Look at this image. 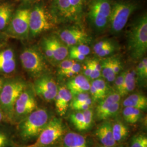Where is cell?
Returning a JSON list of instances; mask_svg holds the SVG:
<instances>
[{
  "label": "cell",
  "instance_id": "cell-38",
  "mask_svg": "<svg viewBox=\"0 0 147 147\" xmlns=\"http://www.w3.org/2000/svg\"><path fill=\"white\" fill-rule=\"evenodd\" d=\"M123 65L120 58L118 57L112 56V70L115 77L121 72Z\"/></svg>",
  "mask_w": 147,
  "mask_h": 147
},
{
  "label": "cell",
  "instance_id": "cell-42",
  "mask_svg": "<svg viewBox=\"0 0 147 147\" xmlns=\"http://www.w3.org/2000/svg\"><path fill=\"white\" fill-rule=\"evenodd\" d=\"M92 69H93V67H92V61H91V59H89L86 63L84 70V75L88 79L89 78V76L92 73Z\"/></svg>",
  "mask_w": 147,
  "mask_h": 147
},
{
  "label": "cell",
  "instance_id": "cell-15",
  "mask_svg": "<svg viewBox=\"0 0 147 147\" xmlns=\"http://www.w3.org/2000/svg\"><path fill=\"white\" fill-rule=\"evenodd\" d=\"M95 135L101 146L117 147L118 145L113 138L112 123L109 121H106L100 125L95 131Z\"/></svg>",
  "mask_w": 147,
  "mask_h": 147
},
{
  "label": "cell",
  "instance_id": "cell-30",
  "mask_svg": "<svg viewBox=\"0 0 147 147\" xmlns=\"http://www.w3.org/2000/svg\"><path fill=\"white\" fill-rule=\"evenodd\" d=\"M73 11L74 14L78 20L80 18L84 3L86 0H68Z\"/></svg>",
  "mask_w": 147,
  "mask_h": 147
},
{
  "label": "cell",
  "instance_id": "cell-44",
  "mask_svg": "<svg viewBox=\"0 0 147 147\" xmlns=\"http://www.w3.org/2000/svg\"><path fill=\"white\" fill-rule=\"evenodd\" d=\"M4 78H1L0 77V92H1V89L2 88V86L3 84V82H4Z\"/></svg>",
  "mask_w": 147,
  "mask_h": 147
},
{
  "label": "cell",
  "instance_id": "cell-4",
  "mask_svg": "<svg viewBox=\"0 0 147 147\" xmlns=\"http://www.w3.org/2000/svg\"><path fill=\"white\" fill-rule=\"evenodd\" d=\"M23 68L32 78L37 79L47 74L49 68L42 53L36 47L24 49L20 55Z\"/></svg>",
  "mask_w": 147,
  "mask_h": 147
},
{
  "label": "cell",
  "instance_id": "cell-36",
  "mask_svg": "<svg viewBox=\"0 0 147 147\" xmlns=\"http://www.w3.org/2000/svg\"><path fill=\"white\" fill-rule=\"evenodd\" d=\"M42 47L44 54L46 57L51 61L53 62V50L51 47L49 38H45L43 39L42 42Z\"/></svg>",
  "mask_w": 147,
  "mask_h": 147
},
{
  "label": "cell",
  "instance_id": "cell-46",
  "mask_svg": "<svg viewBox=\"0 0 147 147\" xmlns=\"http://www.w3.org/2000/svg\"><path fill=\"white\" fill-rule=\"evenodd\" d=\"M106 147V146H101V145H100V146H97V147Z\"/></svg>",
  "mask_w": 147,
  "mask_h": 147
},
{
  "label": "cell",
  "instance_id": "cell-43",
  "mask_svg": "<svg viewBox=\"0 0 147 147\" xmlns=\"http://www.w3.org/2000/svg\"><path fill=\"white\" fill-rule=\"evenodd\" d=\"M3 123H6L9 124L8 119H7L5 114L3 113V111H2L1 107H0V124H2Z\"/></svg>",
  "mask_w": 147,
  "mask_h": 147
},
{
  "label": "cell",
  "instance_id": "cell-5",
  "mask_svg": "<svg viewBox=\"0 0 147 147\" xmlns=\"http://www.w3.org/2000/svg\"><path fill=\"white\" fill-rule=\"evenodd\" d=\"M65 134L63 121L57 118H51L36 140L27 147H53L55 146Z\"/></svg>",
  "mask_w": 147,
  "mask_h": 147
},
{
  "label": "cell",
  "instance_id": "cell-33",
  "mask_svg": "<svg viewBox=\"0 0 147 147\" xmlns=\"http://www.w3.org/2000/svg\"><path fill=\"white\" fill-rule=\"evenodd\" d=\"M90 95L88 93H82L78 94L73 95V99L70 103V106L84 103L89 100H91Z\"/></svg>",
  "mask_w": 147,
  "mask_h": 147
},
{
  "label": "cell",
  "instance_id": "cell-32",
  "mask_svg": "<svg viewBox=\"0 0 147 147\" xmlns=\"http://www.w3.org/2000/svg\"><path fill=\"white\" fill-rule=\"evenodd\" d=\"M120 106H121V101L114 104L108 110L106 111L104 114L101 115L98 120L99 121L106 120L109 118H111L116 116L119 110Z\"/></svg>",
  "mask_w": 147,
  "mask_h": 147
},
{
  "label": "cell",
  "instance_id": "cell-29",
  "mask_svg": "<svg viewBox=\"0 0 147 147\" xmlns=\"http://www.w3.org/2000/svg\"><path fill=\"white\" fill-rule=\"evenodd\" d=\"M91 84L98 91V93L100 95L101 100L110 93H109V87L104 79L99 78L94 80L92 82Z\"/></svg>",
  "mask_w": 147,
  "mask_h": 147
},
{
  "label": "cell",
  "instance_id": "cell-16",
  "mask_svg": "<svg viewBox=\"0 0 147 147\" xmlns=\"http://www.w3.org/2000/svg\"><path fill=\"white\" fill-rule=\"evenodd\" d=\"M16 60L15 54L11 49L0 51V74L9 75L15 71Z\"/></svg>",
  "mask_w": 147,
  "mask_h": 147
},
{
  "label": "cell",
  "instance_id": "cell-19",
  "mask_svg": "<svg viewBox=\"0 0 147 147\" xmlns=\"http://www.w3.org/2000/svg\"><path fill=\"white\" fill-rule=\"evenodd\" d=\"M63 147H88L86 138L75 132H69L63 137Z\"/></svg>",
  "mask_w": 147,
  "mask_h": 147
},
{
  "label": "cell",
  "instance_id": "cell-34",
  "mask_svg": "<svg viewBox=\"0 0 147 147\" xmlns=\"http://www.w3.org/2000/svg\"><path fill=\"white\" fill-rule=\"evenodd\" d=\"M76 62V61L70 59H65L61 62L58 66V74L59 75L62 76L63 74L67 71Z\"/></svg>",
  "mask_w": 147,
  "mask_h": 147
},
{
  "label": "cell",
  "instance_id": "cell-47",
  "mask_svg": "<svg viewBox=\"0 0 147 147\" xmlns=\"http://www.w3.org/2000/svg\"><path fill=\"white\" fill-rule=\"evenodd\" d=\"M53 147H59V146H53Z\"/></svg>",
  "mask_w": 147,
  "mask_h": 147
},
{
  "label": "cell",
  "instance_id": "cell-35",
  "mask_svg": "<svg viewBox=\"0 0 147 147\" xmlns=\"http://www.w3.org/2000/svg\"><path fill=\"white\" fill-rule=\"evenodd\" d=\"M125 75V71H121V73L119 74L116 79L115 80L114 82V86H115V92L117 93L118 94L120 95L121 89L123 88V86L124 84V78Z\"/></svg>",
  "mask_w": 147,
  "mask_h": 147
},
{
  "label": "cell",
  "instance_id": "cell-8",
  "mask_svg": "<svg viewBox=\"0 0 147 147\" xmlns=\"http://www.w3.org/2000/svg\"><path fill=\"white\" fill-rule=\"evenodd\" d=\"M136 9V5L129 2H118L112 6L109 22L111 31L113 33L121 31Z\"/></svg>",
  "mask_w": 147,
  "mask_h": 147
},
{
  "label": "cell",
  "instance_id": "cell-6",
  "mask_svg": "<svg viewBox=\"0 0 147 147\" xmlns=\"http://www.w3.org/2000/svg\"><path fill=\"white\" fill-rule=\"evenodd\" d=\"M112 5L110 0H91L88 17L95 30L102 31L109 25Z\"/></svg>",
  "mask_w": 147,
  "mask_h": 147
},
{
  "label": "cell",
  "instance_id": "cell-37",
  "mask_svg": "<svg viewBox=\"0 0 147 147\" xmlns=\"http://www.w3.org/2000/svg\"><path fill=\"white\" fill-rule=\"evenodd\" d=\"M81 65L78 62H75L73 65L68 69L67 71L62 75V76H64L65 78H70L75 76V75L78 74L79 72L81 70Z\"/></svg>",
  "mask_w": 147,
  "mask_h": 147
},
{
  "label": "cell",
  "instance_id": "cell-27",
  "mask_svg": "<svg viewBox=\"0 0 147 147\" xmlns=\"http://www.w3.org/2000/svg\"><path fill=\"white\" fill-rule=\"evenodd\" d=\"M12 14V8L7 4L0 5V30H3L9 24Z\"/></svg>",
  "mask_w": 147,
  "mask_h": 147
},
{
  "label": "cell",
  "instance_id": "cell-17",
  "mask_svg": "<svg viewBox=\"0 0 147 147\" xmlns=\"http://www.w3.org/2000/svg\"><path fill=\"white\" fill-rule=\"evenodd\" d=\"M90 83L88 79L83 75H78L70 80L67 88L73 95L82 93H87L89 90Z\"/></svg>",
  "mask_w": 147,
  "mask_h": 147
},
{
  "label": "cell",
  "instance_id": "cell-13",
  "mask_svg": "<svg viewBox=\"0 0 147 147\" xmlns=\"http://www.w3.org/2000/svg\"><path fill=\"white\" fill-rule=\"evenodd\" d=\"M93 112L91 109L74 112L70 116V119L75 128L80 131L89 129L92 124Z\"/></svg>",
  "mask_w": 147,
  "mask_h": 147
},
{
  "label": "cell",
  "instance_id": "cell-21",
  "mask_svg": "<svg viewBox=\"0 0 147 147\" xmlns=\"http://www.w3.org/2000/svg\"><path fill=\"white\" fill-rule=\"evenodd\" d=\"M121 95L115 92L113 93H110L104 99L101 100L95 110V114L98 119H99L101 115L106 111L108 110L112 105L116 102L121 101Z\"/></svg>",
  "mask_w": 147,
  "mask_h": 147
},
{
  "label": "cell",
  "instance_id": "cell-2",
  "mask_svg": "<svg viewBox=\"0 0 147 147\" xmlns=\"http://www.w3.org/2000/svg\"><path fill=\"white\" fill-rule=\"evenodd\" d=\"M127 49L134 61L144 58L147 51V16L139 17L133 24L127 37Z\"/></svg>",
  "mask_w": 147,
  "mask_h": 147
},
{
  "label": "cell",
  "instance_id": "cell-26",
  "mask_svg": "<svg viewBox=\"0 0 147 147\" xmlns=\"http://www.w3.org/2000/svg\"><path fill=\"white\" fill-rule=\"evenodd\" d=\"M142 111L130 107H125L123 111V116L125 121L128 124H135L140 119Z\"/></svg>",
  "mask_w": 147,
  "mask_h": 147
},
{
  "label": "cell",
  "instance_id": "cell-18",
  "mask_svg": "<svg viewBox=\"0 0 147 147\" xmlns=\"http://www.w3.org/2000/svg\"><path fill=\"white\" fill-rule=\"evenodd\" d=\"M48 38L53 50V62H61L66 59L68 56V47L65 45L58 37L51 36Z\"/></svg>",
  "mask_w": 147,
  "mask_h": 147
},
{
  "label": "cell",
  "instance_id": "cell-40",
  "mask_svg": "<svg viewBox=\"0 0 147 147\" xmlns=\"http://www.w3.org/2000/svg\"><path fill=\"white\" fill-rule=\"evenodd\" d=\"M70 49L73 50L75 52L80 53L82 55H84L85 56H87V55H88L90 53V47L87 45H85V44H81V45L74 46L72 47H70Z\"/></svg>",
  "mask_w": 147,
  "mask_h": 147
},
{
  "label": "cell",
  "instance_id": "cell-45",
  "mask_svg": "<svg viewBox=\"0 0 147 147\" xmlns=\"http://www.w3.org/2000/svg\"><path fill=\"white\" fill-rule=\"evenodd\" d=\"M13 147H27L26 146H19V145H16Z\"/></svg>",
  "mask_w": 147,
  "mask_h": 147
},
{
  "label": "cell",
  "instance_id": "cell-28",
  "mask_svg": "<svg viewBox=\"0 0 147 147\" xmlns=\"http://www.w3.org/2000/svg\"><path fill=\"white\" fill-rule=\"evenodd\" d=\"M136 75L140 84H146L147 79V58L144 57L138 63L136 68Z\"/></svg>",
  "mask_w": 147,
  "mask_h": 147
},
{
  "label": "cell",
  "instance_id": "cell-3",
  "mask_svg": "<svg viewBox=\"0 0 147 147\" xmlns=\"http://www.w3.org/2000/svg\"><path fill=\"white\" fill-rule=\"evenodd\" d=\"M28 84L20 78L4 79L0 92V107L9 124H11L13 112L16 100Z\"/></svg>",
  "mask_w": 147,
  "mask_h": 147
},
{
  "label": "cell",
  "instance_id": "cell-25",
  "mask_svg": "<svg viewBox=\"0 0 147 147\" xmlns=\"http://www.w3.org/2000/svg\"><path fill=\"white\" fill-rule=\"evenodd\" d=\"M101 66V76L109 82L115 81L116 77L112 70V57L105 58L100 62Z\"/></svg>",
  "mask_w": 147,
  "mask_h": 147
},
{
  "label": "cell",
  "instance_id": "cell-39",
  "mask_svg": "<svg viewBox=\"0 0 147 147\" xmlns=\"http://www.w3.org/2000/svg\"><path fill=\"white\" fill-rule=\"evenodd\" d=\"M116 45L114 42L112 43L110 45L105 47L102 50H101L99 53H98L96 55L99 57H106L110 56L113 53L115 52L116 50Z\"/></svg>",
  "mask_w": 147,
  "mask_h": 147
},
{
  "label": "cell",
  "instance_id": "cell-20",
  "mask_svg": "<svg viewBox=\"0 0 147 147\" xmlns=\"http://www.w3.org/2000/svg\"><path fill=\"white\" fill-rule=\"evenodd\" d=\"M125 107H130L141 111H146L147 109V97L139 93H135L129 95L123 102Z\"/></svg>",
  "mask_w": 147,
  "mask_h": 147
},
{
  "label": "cell",
  "instance_id": "cell-24",
  "mask_svg": "<svg viewBox=\"0 0 147 147\" xmlns=\"http://www.w3.org/2000/svg\"><path fill=\"white\" fill-rule=\"evenodd\" d=\"M16 145L13 132L9 126L0 124V147H13Z\"/></svg>",
  "mask_w": 147,
  "mask_h": 147
},
{
  "label": "cell",
  "instance_id": "cell-1",
  "mask_svg": "<svg viewBox=\"0 0 147 147\" xmlns=\"http://www.w3.org/2000/svg\"><path fill=\"white\" fill-rule=\"evenodd\" d=\"M45 108H38L16 125V134L22 142H34L50 118Z\"/></svg>",
  "mask_w": 147,
  "mask_h": 147
},
{
  "label": "cell",
  "instance_id": "cell-12",
  "mask_svg": "<svg viewBox=\"0 0 147 147\" xmlns=\"http://www.w3.org/2000/svg\"><path fill=\"white\" fill-rule=\"evenodd\" d=\"M58 38L68 47L88 44L90 38L86 32L78 28H68L59 32Z\"/></svg>",
  "mask_w": 147,
  "mask_h": 147
},
{
  "label": "cell",
  "instance_id": "cell-14",
  "mask_svg": "<svg viewBox=\"0 0 147 147\" xmlns=\"http://www.w3.org/2000/svg\"><path fill=\"white\" fill-rule=\"evenodd\" d=\"M72 99L73 95L66 87L61 86L58 88L54 101L56 109L59 116H63L65 114Z\"/></svg>",
  "mask_w": 147,
  "mask_h": 147
},
{
  "label": "cell",
  "instance_id": "cell-31",
  "mask_svg": "<svg viewBox=\"0 0 147 147\" xmlns=\"http://www.w3.org/2000/svg\"><path fill=\"white\" fill-rule=\"evenodd\" d=\"M129 147H147V137L144 134H138L133 137Z\"/></svg>",
  "mask_w": 147,
  "mask_h": 147
},
{
  "label": "cell",
  "instance_id": "cell-23",
  "mask_svg": "<svg viewBox=\"0 0 147 147\" xmlns=\"http://www.w3.org/2000/svg\"><path fill=\"white\" fill-rule=\"evenodd\" d=\"M136 72L134 69L131 68L125 71L124 84L120 95L121 97L129 94L135 89L136 83Z\"/></svg>",
  "mask_w": 147,
  "mask_h": 147
},
{
  "label": "cell",
  "instance_id": "cell-41",
  "mask_svg": "<svg viewBox=\"0 0 147 147\" xmlns=\"http://www.w3.org/2000/svg\"><path fill=\"white\" fill-rule=\"evenodd\" d=\"M113 42H112L111 40H109V39H105V40H100L95 44L94 46L93 47L94 53L96 55L101 50H102L105 47L110 45Z\"/></svg>",
  "mask_w": 147,
  "mask_h": 147
},
{
  "label": "cell",
  "instance_id": "cell-22",
  "mask_svg": "<svg viewBox=\"0 0 147 147\" xmlns=\"http://www.w3.org/2000/svg\"><path fill=\"white\" fill-rule=\"evenodd\" d=\"M112 129L113 138L118 144L124 142L129 136V128L121 121H115L112 123Z\"/></svg>",
  "mask_w": 147,
  "mask_h": 147
},
{
  "label": "cell",
  "instance_id": "cell-7",
  "mask_svg": "<svg viewBox=\"0 0 147 147\" xmlns=\"http://www.w3.org/2000/svg\"><path fill=\"white\" fill-rule=\"evenodd\" d=\"M36 94L32 88L28 85L16 100L13 112L11 124H17L20 121L37 109Z\"/></svg>",
  "mask_w": 147,
  "mask_h": 147
},
{
  "label": "cell",
  "instance_id": "cell-11",
  "mask_svg": "<svg viewBox=\"0 0 147 147\" xmlns=\"http://www.w3.org/2000/svg\"><path fill=\"white\" fill-rule=\"evenodd\" d=\"M52 27L47 11L40 6H36L30 11L29 18L30 34L36 37Z\"/></svg>",
  "mask_w": 147,
  "mask_h": 147
},
{
  "label": "cell",
  "instance_id": "cell-10",
  "mask_svg": "<svg viewBox=\"0 0 147 147\" xmlns=\"http://www.w3.org/2000/svg\"><path fill=\"white\" fill-rule=\"evenodd\" d=\"M32 88L36 95L47 102L54 100L58 89L55 80L47 74L36 79Z\"/></svg>",
  "mask_w": 147,
  "mask_h": 147
},
{
  "label": "cell",
  "instance_id": "cell-9",
  "mask_svg": "<svg viewBox=\"0 0 147 147\" xmlns=\"http://www.w3.org/2000/svg\"><path fill=\"white\" fill-rule=\"evenodd\" d=\"M31 10L20 9L16 11L11 19L8 28V33L19 39H26L30 35L29 18Z\"/></svg>",
  "mask_w": 147,
  "mask_h": 147
}]
</instances>
